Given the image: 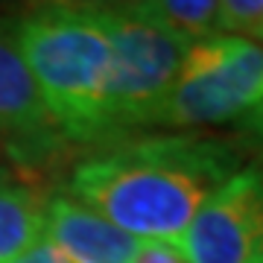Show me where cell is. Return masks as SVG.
Instances as JSON below:
<instances>
[{"label":"cell","instance_id":"obj_1","mask_svg":"<svg viewBox=\"0 0 263 263\" xmlns=\"http://www.w3.org/2000/svg\"><path fill=\"white\" fill-rule=\"evenodd\" d=\"M246 146L202 132H152L97 146L67 193L135 240L179 243L199 208L237 170Z\"/></svg>","mask_w":263,"mask_h":263},{"label":"cell","instance_id":"obj_2","mask_svg":"<svg viewBox=\"0 0 263 263\" xmlns=\"http://www.w3.org/2000/svg\"><path fill=\"white\" fill-rule=\"evenodd\" d=\"M12 35L65 141L103 146L111 44L100 6L47 3L15 15Z\"/></svg>","mask_w":263,"mask_h":263},{"label":"cell","instance_id":"obj_3","mask_svg":"<svg viewBox=\"0 0 263 263\" xmlns=\"http://www.w3.org/2000/svg\"><path fill=\"white\" fill-rule=\"evenodd\" d=\"M97 6L111 44L105 143H114L132 138L135 132L155 129L158 111L176 85L190 44L143 18L132 3Z\"/></svg>","mask_w":263,"mask_h":263},{"label":"cell","instance_id":"obj_4","mask_svg":"<svg viewBox=\"0 0 263 263\" xmlns=\"http://www.w3.org/2000/svg\"><path fill=\"white\" fill-rule=\"evenodd\" d=\"M263 105V47L237 35H208L187 47L155 129L199 132L243 120Z\"/></svg>","mask_w":263,"mask_h":263},{"label":"cell","instance_id":"obj_5","mask_svg":"<svg viewBox=\"0 0 263 263\" xmlns=\"http://www.w3.org/2000/svg\"><path fill=\"white\" fill-rule=\"evenodd\" d=\"M176 246L187 263H263V164L216 187Z\"/></svg>","mask_w":263,"mask_h":263},{"label":"cell","instance_id":"obj_6","mask_svg":"<svg viewBox=\"0 0 263 263\" xmlns=\"http://www.w3.org/2000/svg\"><path fill=\"white\" fill-rule=\"evenodd\" d=\"M0 141L24 161L47 158L65 141L15 44L12 18H0Z\"/></svg>","mask_w":263,"mask_h":263},{"label":"cell","instance_id":"obj_7","mask_svg":"<svg viewBox=\"0 0 263 263\" xmlns=\"http://www.w3.org/2000/svg\"><path fill=\"white\" fill-rule=\"evenodd\" d=\"M44 237L67 263H132L141 246L70 193L47 199Z\"/></svg>","mask_w":263,"mask_h":263},{"label":"cell","instance_id":"obj_8","mask_svg":"<svg viewBox=\"0 0 263 263\" xmlns=\"http://www.w3.org/2000/svg\"><path fill=\"white\" fill-rule=\"evenodd\" d=\"M47 199L35 187L0 179V263L18 260L38 240H44Z\"/></svg>","mask_w":263,"mask_h":263},{"label":"cell","instance_id":"obj_9","mask_svg":"<svg viewBox=\"0 0 263 263\" xmlns=\"http://www.w3.org/2000/svg\"><path fill=\"white\" fill-rule=\"evenodd\" d=\"M135 9L161 29H167L181 41H199L216 32V18H219V0H135Z\"/></svg>","mask_w":263,"mask_h":263},{"label":"cell","instance_id":"obj_10","mask_svg":"<svg viewBox=\"0 0 263 263\" xmlns=\"http://www.w3.org/2000/svg\"><path fill=\"white\" fill-rule=\"evenodd\" d=\"M263 29V0H219V18L216 32L219 35H237L254 41Z\"/></svg>","mask_w":263,"mask_h":263},{"label":"cell","instance_id":"obj_11","mask_svg":"<svg viewBox=\"0 0 263 263\" xmlns=\"http://www.w3.org/2000/svg\"><path fill=\"white\" fill-rule=\"evenodd\" d=\"M132 263H187L181 257L179 246L173 243H158V240H143L138 246V254Z\"/></svg>","mask_w":263,"mask_h":263},{"label":"cell","instance_id":"obj_12","mask_svg":"<svg viewBox=\"0 0 263 263\" xmlns=\"http://www.w3.org/2000/svg\"><path fill=\"white\" fill-rule=\"evenodd\" d=\"M240 123V135H243V146L257 152V164H263V105H257L254 111H249Z\"/></svg>","mask_w":263,"mask_h":263},{"label":"cell","instance_id":"obj_13","mask_svg":"<svg viewBox=\"0 0 263 263\" xmlns=\"http://www.w3.org/2000/svg\"><path fill=\"white\" fill-rule=\"evenodd\" d=\"M12 263H67V260L47 243V237H44V240H38L29 252H24L18 260H12Z\"/></svg>","mask_w":263,"mask_h":263},{"label":"cell","instance_id":"obj_14","mask_svg":"<svg viewBox=\"0 0 263 263\" xmlns=\"http://www.w3.org/2000/svg\"><path fill=\"white\" fill-rule=\"evenodd\" d=\"M254 41H257V44H260V47H263V29H260V32H257V35H254Z\"/></svg>","mask_w":263,"mask_h":263},{"label":"cell","instance_id":"obj_15","mask_svg":"<svg viewBox=\"0 0 263 263\" xmlns=\"http://www.w3.org/2000/svg\"><path fill=\"white\" fill-rule=\"evenodd\" d=\"M3 176H6V170H3V167H0V179H3Z\"/></svg>","mask_w":263,"mask_h":263}]
</instances>
